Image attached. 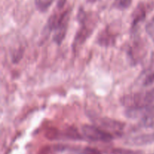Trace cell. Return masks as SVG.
I'll return each mask as SVG.
<instances>
[{
  "label": "cell",
  "instance_id": "obj_1",
  "mask_svg": "<svg viewBox=\"0 0 154 154\" xmlns=\"http://www.w3.org/2000/svg\"><path fill=\"white\" fill-rule=\"evenodd\" d=\"M120 102L127 108L154 105V87L147 91L124 96Z\"/></svg>",
  "mask_w": 154,
  "mask_h": 154
},
{
  "label": "cell",
  "instance_id": "obj_2",
  "mask_svg": "<svg viewBox=\"0 0 154 154\" xmlns=\"http://www.w3.org/2000/svg\"><path fill=\"white\" fill-rule=\"evenodd\" d=\"M82 132L87 139L93 141L109 142L114 138V136L109 132L101 129L99 126H93V125L83 126Z\"/></svg>",
  "mask_w": 154,
  "mask_h": 154
},
{
  "label": "cell",
  "instance_id": "obj_3",
  "mask_svg": "<svg viewBox=\"0 0 154 154\" xmlns=\"http://www.w3.org/2000/svg\"><path fill=\"white\" fill-rule=\"evenodd\" d=\"M126 116L129 118H144L154 113V105L129 108L126 111Z\"/></svg>",
  "mask_w": 154,
  "mask_h": 154
},
{
  "label": "cell",
  "instance_id": "obj_4",
  "mask_svg": "<svg viewBox=\"0 0 154 154\" xmlns=\"http://www.w3.org/2000/svg\"><path fill=\"white\" fill-rule=\"evenodd\" d=\"M96 124L97 126L105 131H114L120 132L124 128V123L118 120H113L110 118H99L96 120Z\"/></svg>",
  "mask_w": 154,
  "mask_h": 154
},
{
  "label": "cell",
  "instance_id": "obj_5",
  "mask_svg": "<svg viewBox=\"0 0 154 154\" xmlns=\"http://www.w3.org/2000/svg\"><path fill=\"white\" fill-rule=\"evenodd\" d=\"M117 35V33L112 31L110 27H107L99 33L96 41L97 43L102 47L113 46L116 42Z\"/></svg>",
  "mask_w": 154,
  "mask_h": 154
},
{
  "label": "cell",
  "instance_id": "obj_6",
  "mask_svg": "<svg viewBox=\"0 0 154 154\" xmlns=\"http://www.w3.org/2000/svg\"><path fill=\"white\" fill-rule=\"evenodd\" d=\"M147 10L148 8H147V5H145L144 3L141 2L137 5L132 14V29H135V27L138 26V24L144 20L146 15H147Z\"/></svg>",
  "mask_w": 154,
  "mask_h": 154
},
{
  "label": "cell",
  "instance_id": "obj_7",
  "mask_svg": "<svg viewBox=\"0 0 154 154\" xmlns=\"http://www.w3.org/2000/svg\"><path fill=\"white\" fill-rule=\"evenodd\" d=\"M154 142V132L153 133L143 134L137 135L129 138L126 141V144L131 146H144L147 144H152Z\"/></svg>",
  "mask_w": 154,
  "mask_h": 154
},
{
  "label": "cell",
  "instance_id": "obj_8",
  "mask_svg": "<svg viewBox=\"0 0 154 154\" xmlns=\"http://www.w3.org/2000/svg\"><path fill=\"white\" fill-rule=\"evenodd\" d=\"M69 16H70V15H69ZM69 16H68L63 21V23L59 26L58 28L55 30V34H54V41L57 44V45H60V44L63 42V39L65 38L66 31H67L68 24H69Z\"/></svg>",
  "mask_w": 154,
  "mask_h": 154
},
{
  "label": "cell",
  "instance_id": "obj_9",
  "mask_svg": "<svg viewBox=\"0 0 154 154\" xmlns=\"http://www.w3.org/2000/svg\"><path fill=\"white\" fill-rule=\"evenodd\" d=\"M129 55L132 59L131 60H135V61H138L139 58V55L138 54V52H140L144 55L146 54L145 51V45H144V42L142 41H135L133 44H132V47H130V50H129Z\"/></svg>",
  "mask_w": 154,
  "mask_h": 154
},
{
  "label": "cell",
  "instance_id": "obj_10",
  "mask_svg": "<svg viewBox=\"0 0 154 154\" xmlns=\"http://www.w3.org/2000/svg\"><path fill=\"white\" fill-rule=\"evenodd\" d=\"M54 0H35V6L41 12H45L52 5Z\"/></svg>",
  "mask_w": 154,
  "mask_h": 154
},
{
  "label": "cell",
  "instance_id": "obj_11",
  "mask_svg": "<svg viewBox=\"0 0 154 154\" xmlns=\"http://www.w3.org/2000/svg\"><path fill=\"white\" fill-rule=\"evenodd\" d=\"M133 0H114L113 5L118 10H125L130 7Z\"/></svg>",
  "mask_w": 154,
  "mask_h": 154
},
{
  "label": "cell",
  "instance_id": "obj_12",
  "mask_svg": "<svg viewBox=\"0 0 154 154\" xmlns=\"http://www.w3.org/2000/svg\"><path fill=\"white\" fill-rule=\"evenodd\" d=\"M139 126L144 128H154V113L141 119Z\"/></svg>",
  "mask_w": 154,
  "mask_h": 154
},
{
  "label": "cell",
  "instance_id": "obj_13",
  "mask_svg": "<svg viewBox=\"0 0 154 154\" xmlns=\"http://www.w3.org/2000/svg\"><path fill=\"white\" fill-rule=\"evenodd\" d=\"M146 32L152 39L154 38V17L146 26Z\"/></svg>",
  "mask_w": 154,
  "mask_h": 154
},
{
  "label": "cell",
  "instance_id": "obj_14",
  "mask_svg": "<svg viewBox=\"0 0 154 154\" xmlns=\"http://www.w3.org/2000/svg\"><path fill=\"white\" fill-rule=\"evenodd\" d=\"M114 154H142L141 151H135V150H128V149L117 148L113 150Z\"/></svg>",
  "mask_w": 154,
  "mask_h": 154
},
{
  "label": "cell",
  "instance_id": "obj_15",
  "mask_svg": "<svg viewBox=\"0 0 154 154\" xmlns=\"http://www.w3.org/2000/svg\"><path fill=\"white\" fill-rule=\"evenodd\" d=\"M84 154H102L99 150L93 147H86L84 150Z\"/></svg>",
  "mask_w": 154,
  "mask_h": 154
},
{
  "label": "cell",
  "instance_id": "obj_16",
  "mask_svg": "<svg viewBox=\"0 0 154 154\" xmlns=\"http://www.w3.org/2000/svg\"><path fill=\"white\" fill-rule=\"evenodd\" d=\"M97 1H99V0H87V2H90V3H94V2H97Z\"/></svg>",
  "mask_w": 154,
  "mask_h": 154
},
{
  "label": "cell",
  "instance_id": "obj_17",
  "mask_svg": "<svg viewBox=\"0 0 154 154\" xmlns=\"http://www.w3.org/2000/svg\"><path fill=\"white\" fill-rule=\"evenodd\" d=\"M152 40H153V43H154V38L152 39Z\"/></svg>",
  "mask_w": 154,
  "mask_h": 154
},
{
  "label": "cell",
  "instance_id": "obj_18",
  "mask_svg": "<svg viewBox=\"0 0 154 154\" xmlns=\"http://www.w3.org/2000/svg\"><path fill=\"white\" fill-rule=\"evenodd\" d=\"M153 154H154V153H153Z\"/></svg>",
  "mask_w": 154,
  "mask_h": 154
}]
</instances>
